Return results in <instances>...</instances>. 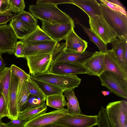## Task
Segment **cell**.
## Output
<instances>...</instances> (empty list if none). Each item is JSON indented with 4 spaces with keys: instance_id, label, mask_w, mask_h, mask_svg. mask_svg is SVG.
I'll list each match as a JSON object with an SVG mask.
<instances>
[{
    "instance_id": "cell-1",
    "label": "cell",
    "mask_w": 127,
    "mask_h": 127,
    "mask_svg": "<svg viewBox=\"0 0 127 127\" xmlns=\"http://www.w3.org/2000/svg\"><path fill=\"white\" fill-rule=\"evenodd\" d=\"M29 10L35 18L53 25L66 24L73 20L62 11L57 5L53 4L31 5Z\"/></svg>"
},
{
    "instance_id": "cell-2",
    "label": "cell",
    "mask_w": 127,
    "mask_h": 127,
    "mask_svg": "<svg viewBox=\"0 0 127 127\" xmlns=\"http://www.w3.org/2000/svg\"><path fill=\"white\" fill-rule=\"evenodd\" d=\"M102 14L119 39H127V16L110 9L103 3H99Z\"/></svg>"
},
{
    "instance_id": "cell-3",
    "label": "cell",
    "mask_w": 127,
    "mask_h": 127,
    "mask_svg": "<svg viewBox=\"0 0 127 127\" xmlns=\"http://www.w3.org/2000/svg\"><path fill=\"white\" fill-rule=\"evenodd\" d=\"M32 76L38 80L58 87L64 91L78 87L81 81L76 75L57 74L49 71Z\"/></svg>"
},
{
    "instance_id": "cell-4",
    "label": "cell",
    "mask_w": 127,
    "mask_h": 127,
    "mask_svg": "<svg viewBox=\"0 0 127 127\" xmlns=\"http://www.w3.org/2000/svg\"><path fill=\"white\" fill-rule=\"evenodd\" d=\"M98 77L102 86L117 96L127 98V80L108 71H104Z\"/></svg>"
},
{
    "instance_id": "cell-5",
    "label": "cell",
    "mask_w": 127,
    "mask_h": 127,
    "mask_svg": "<svg viewBox=\"0 0 127 127\" xmlns=\"http://www.w3.org/2000/svg\"><path fill=\"white\" fill-rule=\"evenodd\" d=\"M24 45L23 58L39 54L50 53L53 58L58 53V42L53 40L28 41L22 40Z\"/></svg>"
},
{
    "instance_id": "cell-6",
    "label": "cell",
    "mask_w": 127,
    "mask_h": 127,
    "mask_svg": "<svg viewBox=\"0 0 127 127\" xmlns=\"http://www.w3.org/2000/svg\"><path fill=\"white\" fill-rule=\"evenodd\" d=\"M112 127H127V102L124 100L109 103L106 108Z\"/></svg>"
},
{
    "instance_id": "cell-7",
    "label": "cell",
    "mask_w": 127,
    "mask_h": 127,
    "mask_svg": "<svg viewBox=\"0 0 127 127\" xmlns=\"http://www.w3.org/2000/svg\"><path fill=\"white\" fill-rule=\"evenodd\" d=\"M89 17L90 29L105 44L111 43L117 37L102 14Z\"/></svg>"
},
{
    "instance_id": "cell-8",
    "label": "cell",
    "mask_w": 127,
    "mask_h": 127,
    "mask_svg": "<svg viewBox=\"0 0 127 127\" xmlns=\"http://www.w3.org/2000/svg\"><path fill=\"white\" fill-rule=\"evenodd\" d=\"M53 56V54L47 53L26 57L31 75L35 76L49 71Z\"/></svg>"
},
{
    "instance_id": "cell-9",
    "label": "cell",
    "mask_w": 127,
    "mask_h": 127,
    "mask_svg": "<svg viewBox=\"0 0 127 127\" xmlns=\"http://www.w3.org/2000/svg\"><path fill=\"white\" fill-rule=\"evenodd\" d=\"M55 123L67 127H92L97 125V116L67 114Z\"/></svg>"
},
{
    "instance_id": "cell-10",
    "label": "cell",
    "mask_w": 127,
    "mask_h": 127,
    "mask_svg": "<svg viewBox=\"0 0 127 127\" xmlns=\"http://www.w3.org/2000/svg\"><path fill=\"white\" fill-rule=\"evenodd\" d=\"M41 21L42 23V30L52 40L58 42L64 40L68 34L75 27L74 21L67 24L55 25Z\"/></svg>"
},
{
    "instance_id": "cell-11",
    "label": "cell",
    "mask_w": 127,
    "mask_h": 127,
    "mask_svg": "<svg viewBox=\"0 0 127 127\" xmlns=\"http://www.w3.org/2000/svg\"><path fill=\"white\" fill-rule=\"evenodd\" d=\"M17 39L9 24L0 25V54H14Z\"/></svg>"
},
{
    "instance_id": "cell-12",
    "label": "cell",
    "mask_w": 127,
    "mask_h": 127,
    "mask_svg": "<svg viewBox=\"0 0 127 127\" xmlns=\"http://www.w3.org/2000/svg\"><path fill=\"white\" fill-rule=\"evenodd\" d=\"M105 53L96 52L86 60L82 64L90 75L99 76L104 71Z\"/></svg>"
},
{
    "instance_id": "cell-13",
    "label": "cell",
    "mask_w": 127,
    "mask_h": 127,
    "mask_svg": "<svg viewBox=\"0 0 127 127\" xmlns=\"http://www.w3.org/2000/svg\"><path fill=\"white\" fill-rule=\"evenodd\" d=\"M67 114L66 109L64 108L45 113L27 122L25 127H41L55 123Z\"/></svg>"
},
{
    "instance_id": "cell-14",
    "label": "cell",
    "mask_w": 127,
    "mask_h": 127,
    "mask_svg": "<svg viewBox=\"0 0 127 127\" xmlns=\"http://www.w3.org/2000/svg\"><path fill=\"white\" fill-rule=\"evenodd\" d=\"M66 42L62 49L66 53H82L88 47V42L79 37L73 29L65 38Z\"/></svg>"
},
{
    "instance_id": "cell-15",
    "label": "cell",
    "mask_w": 127,
    "mask_h": 127,
    "mask_svg": "<svg viewBox=\"0 0 127 127\" xmlns=\"http://www.w3.org/2000/svg\"><path fill=\"white\" fill-rule=\"evenodd\" d=\"M49 71L52 73L62 75L87 74L86 70L82 65L68 62L52 64Z\"/></svg>"
},
{
    "instance_id": "cell-16",
    "label": "cell",
    "mask_w": 127,
    "mask_h": 127,
    "mask_svg": "<svg viewBox=\"0 0 127 127\" xmlns=\"http://www.w3.org/2000/svg\"><path fill=\"white\" fill-rule=\"evenodd\" d=\"M93 54L92 52L86 50L82 53H66L62 50L60 51L53 58L52 64L60 62H68L82 65L86 60Z\"/></svg>"
},
{
    "instance_id": "cell-17",
    "label": "cell",
    "mask_w": 127,
    "mask_h": 127,
    "mask_svg": "<svg viewBox=\"0 0 127 127\" xmlns=\"http://www.w3.org/2000/svg\"><path fill=\"white\" fill-rule=\"evenodd\" d=\"M18 81L19 78L11 72L8 107L9 115L8 118L11 120L18 119V112L17 103V91Z\"/></svg>"
},
{
    "instance_id": "cell-18",
    "label": "cell",
    "mask_w": 127,
    "mask_h": 127,
    "mask_svg": "<svg viewBox=\"0 0 127 127\" xmlns=\"http://www.w3.org/2000/svg\"><path fill=\"white\" fill-rule=\"evenodd\" d=\"M104 61V71L111 72L127 80V73L123 69L112 49L108 50L105 53Z\"/></svg>"
},
{
    "instance_id": "cell-19",
    "label": "cell",
    "mask_w": 127,
    "mask_h": 127,
    "mask_svg": "<svg viewBox=\"0 0 127 127\" xmlns=\"http://www.w3.org/2000/svg\"><path fill=\"white\" fill-rule=\"evenodd\" d=\"M12 28L17 39L23 40L27 37L37 28L38 25L28 24L14 18L10 22Z\"/></svg>"
},
{
    "instance_id": "cell-20",
    "label": "cell",
    "mask_w": 127,
    "mask_h": 127,
    "mask_svg": "<svg viewBox=\"0 0 127 127\" xmlns=\"http://www.w3.org/2000/svg\"><path fill=\"white\" fill-rule=\"evenodd\" d=\"M72 4L79 7L88 15L92 17L102 15L100 7L96 0H71Z\"/></svg>"
},
{
    "instance_id": "cell-21",
    "label": "cell",
    "mask_w": 127,
    "mask_h": 127,
    "mask_svg": "<svg viewBox=\"0 0 127 127\" xmlns=\"http://www.w3.org/2000/svg\"><path fill=\"white\" fill-rule=\"evenodd\" d=\"M11 73L10 67H5L0 72V93L4 97L8 109Z\"/></svg>"
},
{
    "instance_id": "cell-22",
    "label": "cell",
    "mask_w": 127,
    "mask_h": 127,
    "mask_svg": "<svg viewBox=\"0 0 127 127\" xmlns=\"http://www.w3.org/2000/svg\"><path fill=\"white\" fill-rule=\"evenodd\" d=\"M127 39L116 38L111 42L112 49L124 71L127 73V64L126 63L124 52L125 45Z\"/></svg>"
},
{
    "instance_id": "cell-23",
    "label": "cell",
    "mask_w": 127,
    "mask_h": 127,
    "mask_svg": "<svg viewBox=\"0 0 127 127\" xmlns=\"http://www.w3.org/2000/svg\"><path fill=\"white\" fill-rule=\"evenodd\" d=\"M63 95L67 98L68 114H82L78 102L72 89L64 91Z\"/></svg>"
},
{
    "instance_id": "cell-24",
    "label": "cell",
    "mask_w": 127,
    "mask_h": 127,
    "mask_svg": "<svg viewBox=\"0 0 127 127\" xmlns=\"http://www.w3.org/2000/svg\"><path fill=\"white\" fill-rule=\"evenodd\" d=\"M47 107L45 103L39 107L19 112L18 119L27 122L45 113L47 109Z\"/></svg>"
},
{
    "instance_id": "cell-25",
    "label": "cell",
    "mask_w": 127,
    "mask_h": 127,
    "mask_svg": "<svg viewBox=\"0 0 127 127\" xmlns=\"http://www.w3.org/2000/svg\"><path fill=\"white\" fill-rule=\"evenodd\" d=\"M30 78L37 85L46 96L55 94H63V93L64 91L58 87L38 80L31 75Z\"/></svg>"
},
{
    "instance_id": "cell-26",
    "label": "cell",
    "mask_w": 127,
    "mask_h": 127,
    "mask_svg": "<svg viewBox=\"0 0 127 127\" xmlns=\"http://www.w3.org/2000/svg\"><path fill=\"white\" fill-rule=\"evenodd\" d=\"M46 104L47 106L58 109L64 108L67 106V102L63 94H58L46 96Z\"/></svg>"
},
{
    "instance_id": "cell-27",
    "label": "cell",
    "mask_w": 127,
    "mask_h": 127,
    "mask_svg": "<svg viewBox=\"0 0 127 127\" xmlns=\"http://www.w3.org/2000/svg\"><path fill=\"white\" fill-rule=\"evenodd\" d=\"M30 94L28 87V81L23 80L21 88L17 91V103L18 113L26 102Z\"/></svg>"
},
{
    "instance_id": "cell-28",
    "label": "cell",
    "mask_w": 127,
    "mask_h": 127,
    "mask_svg": "<svg viewBox=\"0 0 127 127\" xmlns=\"http://www.w3.org/2000/svg\"><path fill=\"white\" fill-rule=\"evenodd\" d=\"M77 23L83 28L85 33L89 36L90 40L97 46L99 52L105 53L107 51V44H105L90 29L79 22Z\"/></svg>"
},
{
    "instance_id": "cell-29",
    "label": "cell",
    "mask_w": 127,
    "mask_h": 127,
    "mask_svg": "<svg viewBox=\"0 0 127 127\" xmlns=\"http://www.w3.org/2000/svg\"><path fill=\"white\" fill-rule=\"evenodd\" d=\"M24 40L37 41L53 40L38 25L36 29Z\"/></svg>"
},
{
    "instance_id": "cell-30",
    "label": "cell",
    "mask_w": 127,
    "mask_h": 127,
    "mask_svg": "<svg viewBox=\"0 0 127 127\" xmlns=\"http://www.w3.org/2000/svg\"><path fill=\"white\" fill-rule=\"evenodd\" d=\"M45 100L30 94L27 101L22 107L20 112L39 107L45 103Z\"/></svg>"
},
{
    "instance_id": "cell-31",
    "label": "cell",
    "mask_w": 127,
    "mask_h": 127,
    "mask_svg": "<svg viewBox=\"0 0 127 127\" xmlns=\"http://www.w3.org/2000/svg\"><path fill=\"white\" fill-rule=\"evenodd\" d=\"M101 2L106 5L110 9L119 12L127 16L125 7L118 0H100Z\"/></svg>"
},
{
    "instance_id": "cell-32",
    "label": "cell",
    "mask_w": 127,
    "mask_h": 127,
    "mask_svg": "<svg viewBox=\"0 0 127 127\" xmlns=\"http://www.w3.org/2000/svg\"><path fill=\"white\" fill-rule=\"evenodd\" d=\"M15 18L17 20L29 25H38L37 19L31 13L24 11L18 13Z\"/></svg>"
},
{
    "instance_id": "cell-33",
    "label": "cell",
    "mask_w": 127,
    "mask_h": 127,
    "mask_svg": "<svg viewBox=\"0 0 127 127\" xmlns=\"http://www.w3.org/2000/svg\"><path fill=\"white\" fill-rule=\"evenodd\" d=\"M28 87L30 94L36 96L42 99L46 100V96L30 77L28 81Z\"/></svg>"
},
{
    "instance_id": "cell-34",
    "label": "cell",
    "mask_w": 127,
    "mask_h": 127,
    "mask_svg": "<svg viewBox=\"0 0 127 127\" xmlns=\"http://www.w3.org/2000/svg\"><path fill=\"white\" fill-rule=\"evenodd\" d=\"M97 116L98 127H112L109 120L106 108L101 106Z\"/></svg>"
},
{
    "instance_id": "cell-35",
    "label": "cell",
    "mask_w": 127,
    "mask_h": 127,
    "mask_svg": "<svg viewBox=\"0 0 127 127\" xmlns=\"http://www.w3.org/2000/svg\"><path fill=\"white\" fill-rule=\"evenodd\" d=\"M10 11L16 13L24 11L25 4L23 0H8Z\"/></svg>"
},
{
    "instance_id": "cell-36",
    "label": "cell",
    "mask_w": 127,
    "mask_h": 127,
    "mask_svg": "<svg viewBox=\"0 0 127 127\" xmlns=\"http://www.w3.org/2000/svg\"><path fill=\"white\" fill-rule=\"evenodd\" d=\"M11 72L17 77L21 76L25 80L28 81L30 77V75L26 73L24 70L16 65L12 64L10 67Z\"/></svg>"
},
{
    "instance_id": "cell-37",
    "label": "cell",
    "mask_w": 127,
    "mask_h": 127,
    "mask_svg": "<svg viewBox=\"0 0 127 127\" xmlns=\"http://www.w3.org/2000/svg\"><path fill=\"white\" fill-rule=\"evenodd\" d=\"M8 111L5 100L3 95L0 93V119L7 117H9Z\"/></svg>"
},
{
    "instance_id": "cell-38",
    "label": "cell",
    "mask_w": 127,
    "mask_h": 127,
    "mask_svg": "<svg viewBox=\"0 0 127 127\" xmlns=\"http://www.w3.org/2000/svg\"><path fill=\"white\" fill-rule=\"evenodd\" d=\"M17 15L12 14L10 11L0 14V25L6 24L8 22L15 18Z\"/></svg>"
},
{
    "instance_id": "cell-39",
    "label": "cell",
    "mask_w": 127,
    "mask_h": 127,
    "mask_svg": "<svg viewBox=\"0 0 127 127\" xmlns=\"http://www.w3.org/2000/svg\"><path fill=\"white\" fill-rule=\"evenodd\" d=\"M64 3H70L72 4L71 0H38L36 1V4H53L57 5L59 4Z\"/></svg>"
},
{
    "instance_id": "cell-40",
    "label": "cell",
    "mask_w": 127,
    "mask_h": 127,
    "mask_svg": "<svg viewBox=\"0 0 127 127\" xmlns=\"http://www.w3.org/2000/svg\"><path fill=\"white\" fill-rule=\"evenodd\" d=\"M24 45L22 40L17 41L16 43L15 49L14 54L17 58H23V52Z\"/></svg>"
},
{
    "instance_id": "cell-41",
    "label": "cell",
    "mask_w": 127,
    "mask_h": 127,
    "mask_svg": "<svg viewBox=\"0 0 127 127\" xmlns=\"http://www.w3.org/2000/svg\"><path fill=\"white\" fill-rule=\"evenodd\" d=\"M27 122L20 119H17L11 120L7 123H5L7 127H25Z\"/></svg>"
},
{
    "instance_id": "cell-42",
    "label": "cell",
    "mask_w": 127,
    "mask_h": 127,
    "mask_svg": "<svg viewBox=\"0 0 127 127\" xmlns=\"http://www.w3.org/2000/svg\"><path fill=\"white\" fill-rule=\"evenodd\" d=\"M9 11L10 10L8 0H0V14Z\"/></svg>"
},
{
    "instance_id": "cell-43",
    "label": "cell",
    "mask_w": 127,
    "mask_h": 127,
    "mask_svg": "<svg viewBox=\"0 0 127 127\" xmlns=\"http://www.w3.org/2000/svg\"><path fill=\"white\" fill-rule=\"evenodd\" d=\"M1 54H0V72L2 71L6 65V64L3 59Z\"/></svg>"
},
{
    "instance_id": "cell-44",
    "label": "cell",
    "mask_w": 127,
    "mask_h": 127,
    "mask_svg": "<svg viewBox=\"0 0 127 127\" xmlns=\"http://www.w3.org/2000/svg\"><path fill=\"white\" fill-rule=\"evenodd\" d=\"M41 127H67L65 126L57 124L55 123H53Z\"/></svg>"
},
{
    "instance_id": "cell-45",
    "label": "cell",
    "mask_w": 127,
    "mask_h": 127,
    "mask_svg": "<svg viewBox=\"0 0 127 127\" xmlns=\"http://www.w3.org/2000/svg\"><path fill=\"white\" fill-rule=\"evenodd\" d=\"M124 56L125 62L127 64V42L126 43L125 45Z\"/></svg>"
},
{
    "instance_id": "cell-46",
    "label": "cell",
    "mask_w": 127,
    "mask_h": 127,
    "mask_svg": "<svg viewBox=\"0 0 127 127\" xmlns=\"http://www.w3.org/2000/svg\"><path fill=\"white\" fill-rule=\"evenodd\" d=\"M101 93L105 96L108 95L110 93V92L109 91H102Z\"/></svg>"
},
{
    "instance_id": "cell-47",
    "label": "cell",
    "mask_w": 127,
    "mask_h": 127,
    "mask_svg": "<svg viewBox=\"0 0 127 127\" xmlns=\"http://www.w3.org/2000/svg\"><path fill=\"white\" fill-rule=\"evenodd\" d=\"M0 127H7L4 123L2 122L1 121H0Z\"/></svg>"
},
{
    "instance_id": "cell-48",
    "label": "cell",
    "mask_w": 127,
    "mask_h": 127,
    "mask_svg": "<svg viewBox=\"0 0 127 127\" xmlns=\"http://www.w3.org/2000/svg\"><path fill=\"white\" fill-rule=\"evenodd\" d=\"M1 119H0V121H1Z\"/></svg>"
}]
</instances>
